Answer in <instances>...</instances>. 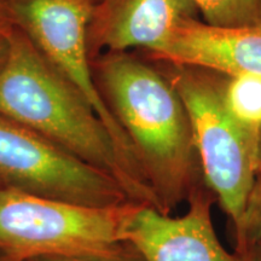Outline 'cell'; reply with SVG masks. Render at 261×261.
Segmentation results:
<instances>
[{
	"mask_svg": "<svg viewBox=\"0 0 261 261\" xmlns=\"http://www.w3.org/2000/svg\"><path fill=\"white\" fill-rule=\"evenodd\" d=\"M107 103L128 138L159 211L171 213L204 184L187 109L172 83L123 54L98 63Z\"/></svg>",
	"mask_w": 261,
	"mask_h": 261,
	"instance_id": "obj_1",
	"label": "cell"
},
{
	"mask_svg": "<svg viewBox=\"0 0 261 261\" xmlns=\"http://www.w3.org/2000/svg\"><path fill=\"white\" fill-rule=\"evenodd\" d=\"M0 68V115L56 143L121 184L129 200L149 204L87 100L58 73L17 24Z\"/></svg>",
	"mask_w": 261,
	"mask_h": 261,
	"instance_id": "obj_2",
	"label": "cell"
},
{
	"mask_svg": "<svg viewBox=\"0 0 261 261\" xmlns=\"http://www.w3.org/2000/svg\"><path fill=\"white\" fill-rule=\"evenodd\" d=\"M190 120L204 184L233 225L237 252L250 253L247 213L257 179L260 133L228 112L224 85L212 77L181 73L172 81Z\"/></svg>",
	"mask_w": 261,
	"mask_h": 261,
	"instance_id": "obj_3",
	"label": "cell"
},
{
	"mask_svg": "<svg viewBox=\"0 0 261 261\" xmlns=\"http://www.w3.org/2000/svg\"><path fill=\"white\" fill-rule=\"evenodd\" d=\"M133 203L93 207L0 188V255L32 261L107 252L123 243Z\"/></svg>",
	"mask_w": 261,
	"mask_h": 261,
	"instance_id": "obj_4",
	"label": "cell"
},
{
	"mask_svg": "<svg viewBox=\"0 0 261 261\" xmlns=\"http://www.w3.org/2000/svg\"><path fill=\"white\" fill-rule=\"evenodd\" d=\"M16 24L25 32L48 62L92 107L104 123L119 158L137 187L158 207L122 127L94 83L89 57V27L92 3L87 0H9Z\"/></svg>",
	"mask_w": 261,
	"mask_h": 261,
	"instance_id": "obj_5",
	"label": "cell"
},
{
	"mask_svg": "<svg viewBox=\"0 0 261 261\" xmlns=\"http://www.w3.org/2000/svg\"><path fill=\"white\" fill-rule=\"evenodd\" d=\"M0 188L93 207H112L130 201L109 173L3 115Z\"/></svg>",
	"mask_w": 261,
	"mask_h": 261,
	"instance_id": "obj_6",
	"label": "cell"
},
{
	"mask_svg": "<svg viewBox=\"0 0 261 261\" xmlns=\"http://www.w3.org/2000/svg\"><path fill=\"white\" fill-rule=\"evenodd\" d=\"M214 201L213 192L202 184L187 201L185 214L179 217L133 203L123 242L144 261H253L250 253H231L221 244L212 218Z\"/></svg>",
	"mask_w": 261,
	"mask_h": 261,
	"instance_id": "obj_7",
	"label": "cell"
},
{
	"mask_svg": "<svg viewBox=\"0 0 261 261\" xmlns=\"http://www.w3.org/2000/svg\"><path fill=\"white\" fill-rule=\"evenodd\" d=\"M194 10L192 0H99L87 27L89 51L122 54L144 47L154 54Z\"/></svg>",
	"mask_w": 261,
	"mask_h": 261,
	"instance_id": "obj_8",
	"label": "cell"
},
{
	"mask_svg": "<svg viewBox=\"0 0 261 261\" xmlns=\"http://www.w3.org/2000/svg\"><path fill=\"white\" fill-rule=\"evenodd\" d=\"M155 57L228 76L261 75V23L223 28L189 17L175 25Z\"/></svg>",
	"mask_w": 261,
	"mask_h": 261,
	"instance_id": "obj_9",
	"label": "cell"
},
{
	"mask_svg": "<svg viewBox=\"0 0 261 261\" xmlns=\"http://www.w3.org/2000/svg\"><path fill=\"white\" fill-rule=\"evenodd\" d=\"M228 112L244 127L261 132V75L238 74L230 76L223 87Z\"/></svg>",
	"mask_w": 261,
	"mask_h": 261,
	"instance_id": "obj_10",
	"label": "cell"
},
{
	"mask_svg": "<svg viewBox=\"0 0 261 261\" xmlns=\"http://www.w3.org/2000/svg\"><path fill=\"white\" fill-rule=\"evenodd\" d=\"M205 23L231 28L261 23V0H192Z\"/></svg>",
	"mask_w": 261,
	"mask_h": 261,
	"instance_id": "obj_11",
	"label": "cell"
},
{
	"mask_svg": "<svg viewBox=\"0 0 261 261\" xmlns=\"http://www.w3.org/2000/svg\"><path fill=\"white\" fill-rule=\"evenodd\" d=\"M32 261H144L143 257L129 246L123 242L102 253L85 254L74 256H51L40 257Z\"/></svg>",
	"mask_w": 261,
	"mask_h": 261,
	"instance_id": "obj_12",
	"label": "cell"
},
{
	"mask_svg": "<svg viewBox=\"0 0 261 261\" xmlns=\"http://www.w3.org/2000/svg\"><path fill=\"white\" fill-rule=\"evenodd\" d=\"M246 231L249 249L254 241H259L261 246V180H256L254 188L247 213Z\"/></svg>",
	"mask_w": 261,
	"mask_h": 261,
	"instance_id": "obj_13",
	"label": "cell"
},
{
	"mask_svg": "<svg viewBox=\"0 0 261 261\" xmlns=\"http://www.w3.org/2000/svg\"><path fill=\"white\" fill-rule=\"evenodd\" d=\"M16 22L12 15L11 6L9 0H0V33L9 35L10 32L15 28Z\"/></svg>",
	"mask_w": 261,
	"mask_h": 261,
	"instance_id": "obj_14",
	"label": "cell"
},
{
	"mask_svg": "<svg viewBox=\"0 0 261 261\" xmlns=\"http://www.w3.org/2000/svg\"><path fill=\"white\" fill-rule=\"evenodd\" d=\"M8 50H9V42H8V35H4L0 33V68L4 64L8 56Z\"/></svg>",
	"mask_w": 261,
	"mask_h": 261,
	"instance_id": "obj_15",
	"label": "cell"
},
{
	"mask_svg": "<svg viewBox=\"0 0 261 261\" xmlns=\"http://www.w3.org/2000/svg\"><path fill=\"white\" fill-rule=\"evenodd\" d=\"M256 180H261V132H260V139H259V160H257V179Z\"/></svg>",
	"mask_w": 261,
	"mask_h": 261,
	"instance_id": "obj_16",
	"label": "cell"
},
{
	"mask_svg": "<svg viewBox=\"0 0 261 261\" xmlns=\"http://www.w3.org/2000/svg\"><path fill=\"white\" fill-rule=\"evenodd\" d=\"M0 261H9V260L5 259V257H3L2 255H0Z\"/></svg>",
	"mask_w": 261,
	"mask_h": 261,
	"instance_id": "obj_17",
	"label": "cell"
},
{
	"mask_svg": "<svg viewBox=\"0 0 261 261\" xmlns=\"http://www.w3.org/2000/svg\"><path fill=\"white\" fill-rule=\"evenodd\" d=\"M87 2H90V3H92V4H94V3H96V0H87Z\"/></svg>",
	"mask_w": 261,
	"mask_h": 261,
	"instance_id": "obj_18",
	"label": "cell"
}]
</instances>
